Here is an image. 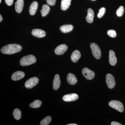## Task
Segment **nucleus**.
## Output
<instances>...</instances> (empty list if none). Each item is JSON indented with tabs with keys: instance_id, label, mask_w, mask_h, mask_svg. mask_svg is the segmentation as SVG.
Wrapping results in <instances>:
<instances>
[{
	"instance_id": "obj_26",
	"label": "nucleus",
	"mask_w": 125,
	"mask_h": 125,
	"mask_svg": "<svg viewBox=\"0 0 125 125\" xmlns=\"http://www.w3.org/2000/svg\"><path fill=\"white\" fill-rule=\"evenodd\" d=\"M106 11V9L105 7H102L99 10V13L97 15L98 18H101L104 15Z\"/></svg>"
},
{
	"instance_id": "obj_30",
	"label": "nucleus",
	"mask_w": 125,
	"mask_h": 125,
	"mask_svg": "<svg viewBox=\"0 0 125 125\" xmlns=\"http://www.w3.org/2000/svg\"><path fill=\"white\" fill-rule=\"evenodd\" d=\"M111 125H122L121 124L115 121H113L111 123Z\"/></svg>"
},
{
	"instance_id": "obj_12",
	"label": "nucleus",
	"mask_w": 125,
	"mask_h": 125,
	"mask_svg": "<svg viewBox=\"0 0 125 125\" xmlns=\"http://www.w3.org/2000/svg\"><path fill=\"white\" fill-rule=\"evenodd\" d=\"M24 5V0H17L15 3V9L16 12L19 13H21L22 11Z\"/></svg>"
},
{
	"instance_id": "obj_25",
	"label": "nucleus",
	"mask_w": 125,
	"mask_h": 125,
	"mask_svg": "<svg viewBox=\"0 0 125 125\" xmlns=\"http://www.w3.org/2000/svg\"><path fill=\"white\" fill-rule=\"evenodd\" d=\"M124 12V8L122 6H121L117 9L116 11V15L118 17H121L123 15Z\"/></svg>"
},
{
	"instance_id": "obj_8",
	"label": "nucleus",
	"mask_w": 125,
	"mask_h": 125,
	"mask_svg": "<svg viewBox=\"0 0 125 125\" xmlns=\"http://www.w3.org/2000/svg\"><path fill=\"white\" fill-rule=\"evenodd\" d=\"M78 98L79 96L77 94L73 93L66 94L63 96L62 99L65 102H70L76 101Z\"/></svg>"
},
{
	"instance_id": "obj_33",
	"label": "nucleus",
	"mask_w": 125,
	"mask_h": 125,
	"mask_svg": "<svg viewBox=\"0 0 125 125\" xmlns=\"http://www.w3.org/2000/svg\"><path fill=\"white\" fill-rule=\"evenodd\" d=\"M1 0H0V3H1Z\"/></svg>"
},
{
	"instance_id": "obj_21",
	"label": "nucleus",
	"mask_w": 125,
	"mask_h": 125,
	"mask_svg": "<svg viewBox=\"0 0 125 125\" xmlns=\"http://www.w3.org/2000/svg\"><path fill=\"white\" fill-rule=\"evenodd\" d=\"M50 7L48 5L45 4L42 6L41 10V14L42 17H45L47 15L50 11Z\"/></svg>"
},
{
	"instance_id": "obj_6",
	"label": "nucleus",
	"mask_w": 125,
	"mask_h": 125,
	"mask_svg": "<svg viewBox=\"0 0 125 125\" xmlns=\"http://www.w3.org/2000/svg\"><path fill=\"white\" fill-rule=\"evenodd\" d=\"M106 83L108 87L110 89H113L116 84L115 78L111 74H107L106 76Z\"/></svg>"
},
{
	"instance_id": "obj_20",
	"label": "nucleus",
	"mask_w": 125,
	"mask_h": 125,
	"mask_svg": "<svg viewBox=\"0 0 125 125\" xmlns=\"http://www.w3.org/2000/svg\"><path fill=\"white\" fill-rule=\"evenodd\" d=\"M71 0H62L61 9L63 10H67L71 5Z\"/></svg>"
},
{
	"instance_id": "obj_19",
	"label": "nucleus",
	"mask_w": 125,
	"mask_h": 125,
	"mask_svg": "<svg viewBox=\"0 0 125 125\" xmlns=\"http://www.w3.org/2000/svg\"><path fill=\"white\" fill-rule=\"evenodd\" d=\"M74 27L72 25H64L61 26L60 30L63 33H66L69 32L73 30Z\"/></svg>"
},
{
	"instance_id": "obj_10",
	"label": "nucleus",
	"mask_w": 125,
	"mask_h": 125,
	"mask_svg": "<svg viewBox=\"0 0 125 125\" xmlns=\"http://www.w3.org/2000/svg\"><path fill=\"white\" fill-rule=\"evenodd\" d=\"M32 34L33 36L39 38L44 37L46 36V33L42 30L34 29L32 31Z\"/></svg>"
},
{
	"instance_id": "obj_32",
	"label": "nucleus",
	"mask_w": 125,
	"mask_h": 125,
	"mask_svg": "<svg viewBox=\"0 0 125 125\" xmlns=\"http://www.w3.org/2000/svg\"><path fill=\"white\" fill-rule=\"evenodd\" d=\"M67 125H77L76 124H74V123H72V124H68Z\"/></svg>"
},
{
	"instance_id": "obj_18",
	"label": "nucleus",
	"mask_w": 125,
	"mask_h": 125,
	"mask_svg": "<svg viewBox=\"0 0 125 125\" xmlns=\"http://www.w3.org/2000/svg\"><path fill=\"white\" fill-rule=\"evenodd\" d=\"M81 53L78 50H75L74 51L72 54L71 58V60L73 62H77L81 57Z\"/></svg>"
},
{
	"instance_id": "obj_5",
	"label": "nucleus",
	"mask_w": 125,
	"mask_h": 125,
	"mask_svg": "<svg viewBox=\"0 0 125 125\" xmlns=\"http://www.w3.org/2000/svg\"><path fill=\"white\" fill-rule=\"evenodd\" d=\"M39 81V79L37 77H33L26 81L25 83V86L27 88H32L38 83Z\"/></svg>"
},
{
	"instance_id": "obj_24",
	"label": "nucleus",
	"mask_w": 125,
	"mask_h": 125,
	"mask_svg": "<svg viewBox=\"0 0 125 125\" xmlns=\"http://www.w3.org/2000/svg\"><path fill=\"white\" fill-rule=\"evenodd\" d=\"M52 120V117L48 116L45 117V118L41 121L40 123L41 125H48L51 123Z\"/></svg>"
},
{
	"instance_id": "obj_13",
	"label": "nucleus",
	"mask_w": 125,
	"mask_h": 125,
	"mask_svg": "<svg viewBox=\"0 0 125 125\" xmlns=\"http://www.w3.org/2000/svg\"><path fill=\"white\" fill-rule=\"evenodd\" d=\"M109 62L112 66H114L116 64L117 58L115 53L113 50H110L109 52Z\"/></svg>"
},
{
	"instance_id": "obj_17",
	"label": "nucleus",
	"mask_w": 125,
	"mask_h": 125,
	"mask_svg": "<svg viewBox=\"0 0 125 125\" xmlns=\"http://www.w3.org/2000/svg\"><path fill=\"white\" fill-rule=\"evenodd\" d=\"M67 79L68 83L71 85H75L78 81L76 76L71 73H69L68 74Z\"/></svg>"
},
{
	"instance_id": "obj_28",
	"label": "nucleus",
	"mask_w": 125,
	"mask_h": 125,
	"mask_svg": "<svg viewBox=\"0 0 125 125\" xmlns=\"http://www.w3.org/2000/svg\"><path fill=\"white\" fill-rule=\"evenodd\" d=\"M56 0H46L47 4L49 6H54L55 4Z\"/></svg>"
},
{
	"instance_id": "obj_15",
	"label": "nucleus",
	"mask_w": 125,
	"mask_h": 125,
	"mask_svg": "<svg viewBox=\"0 0 125 125\" xmlns=\"http://www.w3.org/2000/svg\"><path fill=\"white\" fill-rule=\"evenodd\" d=\"M61 85V81L59 74H57L54 77L53 82V88L55 90L58 89Z\"/></svg>"
},
{
	"instance_id": "obj_9",
	"label": "nucleus",
	"mask_w": 125,
	"mask_h": 125,
	"mask_svg": "<svg viewBox=\"0 0 125 125\" xmlns=\"http://www.w3.org/2000/svg\"><path fill=\"white\" fill-rule=\"evenodd\" d=\"M68 48L65 44L59 45L55 49V53L57 55H63L67 51Z\"/></svg>"
},
{
	"instance_id": "obj_1",
	"label": "nucleus",
	"mask_w": 125,
	"mask_h": 125,
	"mask_svg": "<svg viewBox=\"0 0 125 125\" xmlns=\"http://www.w3.org/2000/svg\"><path fill=\"white\" fill-rule=\"evenodd\" d=\"M22 49V46L16 44H10L2 47L1 52L2 54L11 55L19 52Z\"/></svg>"
},
{
	"instance_id": "obj_27",
	"label": "nucleus",
	"mask_w": 125,
	"mask_h": 125,
	"mask_svg": "<svg viewBox=\"0 0 125 125\" xmlns=\"http://www.w3.org/2000/svg\"><path fill=\"white\" fill-rule=\"evenodd\" d=\"M108 35L112 38H115L116 36V33L115 31L113 30H108L107 32Z\"/></svg>"
},
{
	"instance_id": "obj_14",
	"label": "nucleus",
	"mask_w": 125,
	"mask_h": 125,
	"mask_svg": "<svg viewBox=\"0 0 125 125\" xmlns=\"http://www.w3.org/2000/svg\"><path fill=\"white\" fill-rule=\"evenodd\" d=\"M87 15L86 17V20L87 22L91 23L93 22L94 17V12L93 9H89L87 11Z\"/></svg>"
},
{
	"instance_id": "obj_11",
	"label": "nucleus",
	"mask_w": 125,
	"mask_h": 125,
	"mask_svg": "<svg viewBox=\"0 0 125 125\" xmlns=\"http://www.w3.org/2000/svg\"><path fill=\"white\" fill-rule=\"evenodd\" d=\"M25 73L22 71H18L14 72L11 75V79L14 81L20 80L24 77Z\"/></svg>"
},
{
	"instance_id": "obj_29",
	"label": "nucleus",
	"mask_w": 125,
	"mask_h": 125,
	"mask_svg": "<svg viewBox=\"0 0 125 125\" xmlns=\"http://www.w3.org/2000/svg\"><path fill=\"white\" fill-rule=\"evenodd\" d=\"M5 0L6 4L9 6L12 5L14 2V0Z\"/></svg>"
},
{
	"instance_id": "obj_16",
	"label": "nucleus",
	"mask_w": 125,
	"mask_h": 125,
	"mask_svg": "<svg viewBox=\"0 0 125 125\" xmlns=\"http://www.w3.org/2000/svg\"><path fill=\"white\" fill-rule=\"evenodd\" d=\"M38 4L36 1H34L31 3L29 8V13L31 15H33L36 14L38 8Z\"/></svg>"
},
{
	"instance_id": "obj_23",
	"label": "nucleus",
	"mask_w": 125,
	"mask_h": 125,
	"mask_svg": "<svg viewBox=\"0 0 125 125\" xmlns=\"http://www.w3.org/2000/svg\"><path fill=\"white\" fill-rule=\"evenodd\" d=\"M42 104V102L40 100H37L30 104V107L32 108H37L40 107Z\"/></svg>"
},
{
	"instance_id": "obj_4",
	"label": "nucleus",
	"mask_w": 125,
	"mask_h": 125,
	"mask_svg": "<svg viewBox=\"0 0 125 125\" xmlns=\"http://www.w3.org/2000/svg\"><path fill=\"white\" fill-rule=\"evenodd\" d=\"M110 107L117 110L120 112H122L124 111V106L122 103L117 101H112L109 102Z\"/></svg>"
},
{
	"instance_id": "obj_3",
	"label": "nucleus",
	"mask_w": 125,
	"mask_h": 125,
	"mask_svg": "<svg viewBox=\"0 0 125 125\" xmlns=\"http://www.w3.org/2000/svg\"><path fill=\"white\" fill-rule=\"evenodd\" d=\"M90 46L94 56L96 59H100L101 57V52L98 45L94 43H92L90 44Z\"/></svg>"
},
{
	"instance_id": "obj_34",
	"label": "nucleus",
	"mask_w": 125,
	"mask_h": 125,
	"mask_svg": "<svg viewBox=\"0 0 125 125\" xmlns=\"http://www.w3.org/2000/svg\"><path fill=\"white\" fill-rule=\"evenodd\" d=\"M92 1H95L96 0H92Z\"/></svg>"
},
{
	"instance_id": "obj_7",
	"label": "nucleus",
	"mask_w": 125,
	"mask_h": 125,
	"mask_svg": "<svg viewBox=\"0 0 125 125\" xmlns=\"http://www.w3.org/2000/svg\"><path fill=\"white\" fill-rule=\"evenodd\" d=\"M82 73L86 79L89 80L93 79L95 76L94 72L87 67L83 68L82 71Z\"/></svg>"
},
{
	"instance_id": "obj_22",
	"label": "nucleus",
	"mask_w": 125,
	"mask_h": 125,
	"mask_svg": "<svg viewBox=\"0 0 125 125\" xmlns=\"http://www.w3.org/2000/svg\"><path fill=\"white\" fill-rule=\"evenodd\" d=\"M13 115L14 118L15 120H20L22 116L21 111L18 108L14 109L13 112Z\"/></svg>"
},
{
	"instance_id": "obj_2",
	"label": "nucleus",
	"mask_w": 125,
	"mask_h": 125,
	"mask_svg": "<svg viewBox=\"0 0 125 125\" xmlns=\"http://www.w3.org/2000/svg\"><path fill=\"white\" fill-rule=\"evenodd\" d=\"M36 57L33 55H29L23 57L20 61L21 65L27 66L34 64L36 62Z\"/></svg>"
},
{
	"instance_id": "obj_31",
	"label": "nucleus",
	"mask_w": 125,
	"mask_h": 125,
	"mask_svg": "<svg viewBox=\"0 0 125 125\" xmlns=\"http://www.w3.org/2000/svg\"><path fill=\"white\" fill-rule=\"evenodd\" d=\"M2 21V16H1V15H0V22H1Z\"/></svg>"
}]
</instances>
